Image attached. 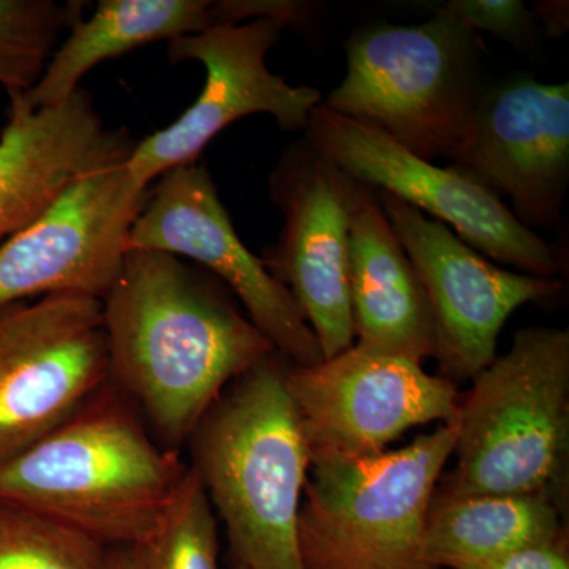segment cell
<instances>
[{
    "label": "cell",
    "mask_w": 569,
    "mask_h": 569,
    "mask_svg": "<svg viewBox=\"0 0 569 569\" xmlns=\"http://www.w3.org/2000/svg\"><path fill=\"white\" fill-rule=\"evenodd\" d=\"M482 44L440 9L418 26H373L348 41L346 78L321 104L421 159H448L486 91Z\"/></svg>",
    "instance_id": "5"
},
{
    "label": "cell",
    "mask_w": 569,
    "mask_h": 569,
    "mask_svg": "<svg viewBox=\"0 0 569 569\" xmlns=\"http://www.w3.org/2000/svg\"><path fill=\"white\" fill-rule=\"evenodd\" d=\"M458 425L366 458L310 460L298 539L305 569H427V515Z\"/></svg>",
    "instance_id": "6"
},
{
    "label": "cell",
    "mask_w": 569,
    "mask_h": 569,
    "mask_svg": "<svg viewBox=\"0 0 569 569\" xmlns=\"http://www.w3.org/2000/svg\"><path fill=\"white\" fill-rule=\"evenodd\" d=\"M230 569H241V568H238V567H231Z\"/></svg>",
    "instance_id": "28"
},
{
    "label": "cell",
    "mask_w": 569,
    "mask_h": 569,
    "mask_svg": "<svg viewBox=\"0 0 569 569\" xmlns=\"http://www.w3.org/2000/svg\"><path fill=\"white\" fill-rule=\"evenodd\" d=\"M316 7L310 2H288V0H220L213 2V18L217 26L242 24V22L271 18L288 26L309 24Z\"/></svg>",
    "instance_id": "24"
},
{
    "label": "cell",
    "mask_w": 569,
    "mask_h": 569,
    "mask_svg": "<svg viewBox=\"0 0 569 569\" xmlns=\"http://www.w3.org/2000/svg\"><path fill=\"white\" fill-rule=\"evenodd\" d=\"M366 189L306 138L284 149L269 176L283 228L263 263L298 302L325 359L355 346L350 234Z\"/></svg>",
    "instance_id": "9"
},
{
    "label": "cell",
    "mask_w": 569,
    "mask_h": 569,
    "mask_svg": "<svg viewBox=\"0 0 569 569\" xmlns=\"http://www.w3.org/2000/svg\"><path fill=\"white\" fill-rule=\"evenodd\" d=\"M284 380L310 460L380 455L413 427L458 418V385L359 343L320 365H288Z\"/></svg>",
    "instance_id": "10"
},
{
    "label": "cell",
    "mask_w": 569,
    "mask_h": 569,
    "mask_svg": "<svg viewBox=\"0 0 569 569\" xmlns=\"http://www.w3.org/2000/svg\"><path fill=\"white\" fill-rule=\"evenodd\" d=\"M103 569H142L140 548L107 549Z\"/></svg>",
    "instance_id": "27"
},
{
    "label": "cell",
    "mask_w": 569,
    "mask_h": 569,
    "mask_svg": "<svg viewBox=\"0 0 569 569\" xmlns=\"http://www.w3.org/2000/svg\"><path fill=\"white\" fill-rule=\"evenodd\" d=\"M473 32L522 44L533 32V11L520 0H451L440 7Z\"/></svg>",
    "instance_id": "23"
},
{
    "label": "cell",
    "mask_w": 569,
    "mask_h": 569,
    "mask_svg": "<svg viewBox=\"0 0 569 569\" xmlns=\"http://www.w3.org/2000/svg\"><path fill=\"white\" fill-rule=\"evenodd\" d=\"M377 193L429 299L440 377L452 383L473 380L497 358L498 336L508 318L519 307L552 298L563 283L498 268L447 224Z\"/></svg>",
    "instance_id": "13"
},
{
    "label": "cell",
    "mask_w": 569,
    "mask_h": 569,
    "mask_svg": "<svg viewBox=\"0 0 569 569\" xmlns=\"http://www.w3.org/2000/svg\"><path fill=\"white\" fill-rule=\"evenodd\" d=\"M282 355L239 377L190 437V466L241 569H305L298 519L309 477L305 430Z\"/></svg>",
    "instance_id": "3"
},
{
    "label": "cell",
    "mask_w": 569,
    "mask_h": 569,
    "mask_svg": "<svg viewBox=\"0 0 569 569\" xmlns=\"http://www.w3.org/2000/svg\"><path fill=\"white\" fill-rule=\"evenodd\" d=\"M108 381L102 299L56 293L0 307V467Z\"/></svg>",
    "instance_id": "7"
},
{
    "label": "cell",
    "mask_w": 569,
    "mask_h": 569,
    "mask_svg": "<svg viewBox=\"0 0 569 569\" xmlns=\"http://www.w3.org/2000/svg\"><path fill=\"white\" fill-rule=\"evenodd\" d=\"M216 24L209 0H100L89 20L71 26L39 82L10 108L33 111L69 100L93 67L160 40L208 31Z\"/></svg>",
    "instance_id": "18"
},
{
    "label": "cell",
    "mask_w": 569,
    "mask_h": 569,
    "mask_svg": "<svg viewBox=\"0 0 569 569\" xmlns=\"http://www.w3.org/2000/svg\"><path fill=\"white\" fill-rule=\"evenodd\" d=\"M134 146L126 129L104 126L81 88L54 107L10 108L0 133V242L36 223L78 179L127 163Z\"/></svg>",
    "instance_id": "16"
},
{
    "label": "cell",
    "mask_w": 569,
    "mask_h": 569,
    "mask_svg": "<svg viewBox=\"0 0 569 569\" xmlns=\"http://www.w3.org/2000/svg\"><path fill=\"white\" fill-rule=\"evenodd\" d=\"M178 449L149 437L111 381L58 429L0 467V498L31 508L104 549L141 548L189 477Z\"/></svg>",
    "instance_id": "2"
},
{
    "label": "cell",
    "mask_w": 569,
    "mask_h": 569,
    "mask_svg": "<svg viewBox=\"0 0 569 569\" xmlns=\"http://www.w3.org/2000/svg\"><path fill=\"white\" fill-rule=\"evenodd\" d=\"M563 537L550 493L448 496L436 490L427 515V569H478L535 542Z\"/></svg>",
    "instance_id": "19"
},
{
    "label": "cell",
    "mask_w": 569,
    "mask_h": 569,
    "mask_svg": "<svg viewBox=\"0 0 569 569\" xmlns=\"http://www.w3.org/2000/svg\"><path fill=\"white\" fill-rule=\"evenodd\" d=\"M348 279L359 346L421 362L436 358V326L425 287L369 187L351 224Z\"/></svg>",
    "instance_id": "17"
},
{
    "label": "cell",
    "mask_w": 569,
    "mask_h": 569,
    "mask_svg": "<svg viewBox=\"0 0 569 569\" xmlns=\"http://www.w3.org/2000/svg\"><path fill=\"white\" fill-rule=\"evenodd\" d=\"M478 569H569L567 541L561 537L523 546Z\"/></svg>",
    "instance_id": "25"
},
{
    "label": "cell",
    "mask_w": 569,
    "mask_h": 569,
    "mask_svg": "<svg viewBox=\"0 0 569 569\" xmlns=\"http://www.w3.org/2000/svg\"><path fill=\"white\" fill-rule=\"evenodd\" d=\"M451 167L533 230L560 223L569 183V84L519 78L482 93ZM501 198V197H500Z\"/></svg>",
    "instance_id": "15"
},
{
    "label": "cell",
    "mask_w": 569,
    "mask_h": 569,
    "mask_svg": "<svg viewBox=\"0 0 569 569\" xmlns=\"http://www.w3.org/2000/svg\"><path fill=\"white\" fill-rule=\"evenodd\" d=\"M460 399L456 467L440 492L550 493L569 447V331L519 329Z\"/></svg>",
    "instance_id": "4"
},
{
    "label": "cell",
    "mask_w": 569,
    "mask_h": 569,
    "mask_svg": "<svg viewBox=\"0 0 569 569\" xmlns=\"http://www.w3.org/2000/svg\"><path fill=\"white\" fill-rule=\"evenodd\" d=\"M149 192L126 163L71 183L36 223L0 246V307L56 293L103 299Z\"/></svg>",
    "instance_id": "14"
},
{
    "label": "cell",
    "mask_w": 569,
    "mask_h": 569,
    "mask_svg": "<svg viewBox=\"0 0 569 569\" xmlns=\"http://www.w3.org/2000/svg\"><path fill=\"white\" fill-rule=\"evenodd\" d=\"M104 553L58 520L0 498V569H103Z\"/></svg>",
    "instance_id": "21"
},
{
    "label": "cell",
    "mask_w": 569,
    "mask_h": 569,
    "mask_svg": "<svg viewBox=\"0 0 569 569\" xmlns=\"http://www.w3.org/2000/svg\"><path fill=\"white\" fill-rule=\"evenodd\" d=\"M84 2L0 0V84L10 100L31 91L59 37L82 18Z\"/></svg>",
    "instance_id": "20"
},
{
    "label": "cell",
    "mask_w": 569,
    "mask_h": 569,
    "mask_svg": "<svg viewBox=\"0 0 569 569\" xmlns=\"http://www.w3.org/2000/svg\"><path fill=\"white\" fill-rule=\"evenodd\" d=\"M127 250H157L203 266L233 291L249 320L288 362L309 367L325 361L293 296L239 239L204 163L160 176L130 228Z\"/></svg>",
    "instance_id": "12"
},
{
    "label": "cell",
    "mask_w": 569,
    "mask_h": 569,
    "mask_svg": "<svg viewBox=\"0 0 569 569\" xmlns=\"http://www.w3.org/2000/svg\"><path fill=\"white\" fill-rule=\"evenodd\" d=\"M568 2L548 0V2L538 3L537 9L533 11V17H537L545 24L546 32L549 36L561 37L568 31Z\"/></svg>",
    "instance_id": "26"
},
{
    "label": "cell",
    "mask_w": 569,
    "mask_h": 569,
    "mask_svg": "<svg viewBox=\"0 0 569 569\" xmlns=\"http://www.w3.org/2000/svg\"><path fill=\"white\" fill-rule=\"evenodd\" d=\"M283 29L282 22L258 18L168 41L171 62L204 67V88L181 118L137 142L126 167L138 187L149 189L173 168L198 162L217 134L246 116H272L287 132L306 130L321 104L320 91L290 84L266 63Z\"/></svg>",
    "instance_id": "11"
},
{
    "label": "cell",
    "mask_w": 569,
    "mask_h": 569,
    "mask_svg": "<svg viewBox=\"0 0 569 569\" xmlns=\"http://www.w3.org/2000/svg\"><path fill=\"white\" fill-rule=\"evenodd\" d=\"M102 310L110 381L140 403L170 449L276 353L223 283L174 254L127 250Z\"/></svg>",
    "instance_id": "1"
},
{
    "label": "cell",
    "mask_w": 569,
    "mask_h": 569,
    "mask_svg": "<svg viewBox=\"0 0 569 569\" xmlns=\"http://www.w3.org/2000/svg\"><path fill=\"white\" fill-rule=\"evenodd\" d=\"M217 520L203 482L190 468L163 526L140 548L142 569H220Z\"/></svg>",
    "instance_id": "22"
},
{
    "label": "cell",
    "mask_w": 569,
    "mask_h": 569,
    "mask_svg": "<svg viewBox=\"0 0 569 569\" xmlns=\"http://www.w3.org/2000/svg\"><path fill=\"white\" fill-rule=\"evenodd\" d=\"M305 138L356 182L391 194L430 219L451 227L466 244L520 272L553 279L552 247L516 219L500 197L460 173L438 167L373 127L328 110L310 112Z\"/></svg>",
    "instance_id": "8"
}]
</instances>
